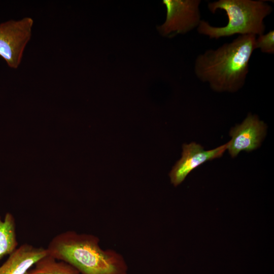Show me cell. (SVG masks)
I'll return each mask as SVG.
<instances>
[{
    "mask_svg": "<svg viewBox=\"0 0 274 274\" xmlns=\"http://www.w3.org/2000/svg\"><path fill=\"white\" fill-rule=\"evenodd\" d=\"M227 147L228 143L207 151L195 143L184 144L182 157L169 174L171 183L175 186H178L196 167L206 161L221 157Z\"/></svg>",
    "mask_w": 274,
    "mask_h": 274,
    "instance_id": "obj_6",
    "label": "cell"
},
{
    "mask_svg": "<svg viewBox=\"0 0 274 274\" xmlns=\"http://www.w3.org/2000/svg\"><path fill=\"white\" fill-rule=\"evenodd\" d=\"M92 234L67 230L56 235L46 248L48 254L75 267L80 274H128L124 257L113 249H103Z\"/></svg>",
    "mask_w": 274,
    "mask_h": 274,
    "instance_id": "obj_2",
    "label": "cell"
},
{
    "mask_svg": "<svg viewBox=\"0 0 274 274\" xmlns=\"http://www.w3.org/2000/svg\"><path fill=\"white\" fill-rule=\"evenodd\" d=\"M256 47L263 53L273 54L274 31L271 30L266 34L258 36L256 39Z\"/></svg>",
    "mask_w": 274,
    "mask_h": 274,
    "instance_id": "obj_11",
    "label": "cell"
},
{
    "mask_svg": "<svg viewBox=\"0 0 274 274\" xmlns=\"http://www.w3.org/2000/svg\"><path fill=\"white\" fill-rule=\"evenodd\" d=\"M47 254L46 248L24 243L9 255L6 261L0 266V274H25Z\"/></svg>",
    "mask_w": 274,
    "mask_h": 274,
    "instance_id": "obj_8",
    "label": "cell"
},
{
    "mask_svg": "<svg viewBox=\"0 0 274 274\" xmlns=\"http://www.w3.org/2000/svg\"><path fill=\"white\" fill-rule=\"evenodd\" d=\"M256 39L254 35H239L232 42L198 55L194 64L196 77L215 91L236 92L245 84Z\"/></svg>",
    "mask_w": 274,
    "mask_h": 274,
    "instance_id": "obj_1",
    "label": "cell"
},
{
    "mask_svg": "<svg viewBox=\"0 0 274 274\" xmlns=\"http://www.w3.org/2000/svg\"><path fill=\"white\" fill-rule=\"evenodd\" d=\"M209 10L215 13L224 10L228 18L225 26L216 27L201 20L197 27L198 32L210 39L239 35H261L264 34V18L272 11L271 6L263 1L219 0L208 4Z\"/></svg>",
    "mask_w": 274,
    "mask_h": 274,
    "instance_id": "obj_3",
    "label": "cell"
},
{
    "mask_svg": "<svg viewBox=\"0 0 274 274\" xmlns=\"http://www.w3.org/2000/svg\"><path fill=\"white\" fill-rule=\"evenodd\" d=\"M266 133V125L258 117L249 114L244 121L230 131L231 140L227 149L231 157H236L242 151L248 152L257 149Z\"/></svg>",
    "mask_w": 274,
    "mask_h": 274,
    "instance_id": "obj_7",
    "label": "cell"
},
{
    "mask_svg": "<svg viewBox=\"0 0 274 274\" xmlns=\"http://www.w3.org/2000/svg\"><path fill=\"white\" fill-rule=\"evenodd\" d=\"M166 9L164 23L157 29L163 36L185 33L197 28L200 21V0H163Z\"/></svg>",
    "mask_w": 274,
    "mask_h": 274,
    "instance_id": "obj_5",
    "label": "cell"
},
{
    "mask_svg": "<svg viewBox=\"0 0 274 274\" xmlns=\"http://www.w3.org/2000/svg\"><path fill=\"white\" fill-rule=\"evenodd\" d=\"M25 274H80L69 263L58 260L48 254L39 259Z\"/></svg>",
    "mask_w": 274,
    "mask_h": 274,
    "instance_id": "obj_10",
    "label": "cell"
},
{
    "mask_svg": "<svg viewBox=\"0 0 274 274\" xmlns=\"http://www.w3.org/2000/svg\"><path fill=\"white\" fill-rule=\"evenodd\" d=\"M16 227L15 219L11 213H7L4 220L0 217V260L17 248Z\"/></svg>",
    "mask_w": 274,
    "mask_h": 274,
    "instance_id": "obj_9",
    "label": "cell"
},
{
    "mask_svg": "<svg viewBox=\"0 0 274 274\" xmlns=\"http://www.w3.org/2000/svg\"><path fill=\"white\" fill-rule=\"evenodd\" d=\"M33 21L30 17L0 24V56L11 68H17L30 39Z\"/></svg>",
    "mask_w": 274,
    "mask_h": 274,
    "instance_id": "obj_4",
    "label": "cell"
}]
</instances>
